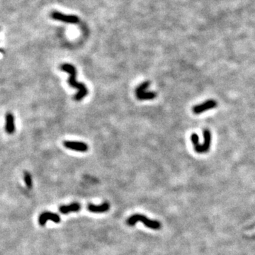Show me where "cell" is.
<instances>
[{"label":"cell","mask_w":255,"mask_h":255,"mask_svg":"<svg viewBox=\"0 0 255 255\" xmlns=\"http://www.w3.org/2000/svg\"><path fill=\"white\" fill-rule=\"evenodd\" d=\"M63 145L70 150L81 152H87L89 149L87 144L83 142H79V141L65 140L63 142Z\"/></svg>","instance_id":"4"},{"label":"cell","mask_w":255,"mask_h":255,"mask_svg":"<svg viewBox=\"0 0 255 255\" xmlns=\"http://www.w3.org/2000/svg\"><path fill=\"white\" fill-rule=\"evenodd\" d=\"M48 220L53 221L55 223H59L60 222V217L57 214L51 212H44L38 217V223L41 226L45 225Z\"/></svg>","instance_id":"7"},{"label":"cell","mask_w":255,"mask_h":255,"mask_svg":"<svg viewBox=\"0 0 255 255\" xmlns=\"http://www.w3.org/2000/svg\"><path fill=\"white\" fill-rule=\"evenodd\" d=\"M204 143L203 145L199 144V138H198V135L196 133H193L191 136V140L192 143L194 144V150L198 153H205L208 152L210 149L211 144V133L208 129L204 130Z\"/></svg>","instance_id":"2"},{"label":"cell","mask_w":255,"mask_h":255,"mask_svg":"<svg viewBox=\"0 0 255 255\" xmlns=\"http://www.w3.org/2000/svg\"><path fill=\"white\" fill-rule=\"evenodd\" d=\"M150 84V82H149V81H145V82L141 83L138 87L136 89V91H135V92H136V95L140 94V93L143 92H145V90L149 87Z\"/></svg>","instance_id":"12"},{"label":"cell","mask_w":255,"mask_h":255,"mask_svg":"<svg viewBox=\"0 0 255 255\" xmlns=\"http://www.w3.org/2000/svg\"><path fill=\"white\" fill-rule=\"evenodd\" d=\"M81 209V205L79 203H72L68 206H62L59 208L60 212L63 214H68L72 212H77Z\"/></svg>","instance_id":"10"},{"label":"cell","mask_w":255,"mask_h":255,"mask_svg":"<svg viewBox=\"0 0 255 255\" xmlns=\"http://www.w3.org/2000/svg\"><path fill=\"white\" fill-rule=\"evenodd\" d=\"M51 17L53 19L67 23V24H75L79 22V18L74 15H67L58 11H54L51 14Z\"/></svg>","instance_id":"5"},{"label":"cell","mask_w":255,"mask_h":255,"mask_svg":"<svg viewBox=\"0 0 255 255\" xmlns=\"http://www.w3.org/2000/svg\"><path fill=\"white\" fill-rule=\"evenodd\" d=\"M6 125L5 130L8 134H13L15 132V122H14V116L11 113H7L5 116Z\"/></svg>","instance_id":"8"},{"label":"cell","mask_w":255,"mask_h":255,"mask_svg":"<svg viewBox=\"0 0 255 255\" xmlns=\"http://www.w3.org/2000/svg\"><path fill=\"white\" fill-rule=\"evenodd\" d=\"M157 96V93L154 92H143L140 94H136L137 99L139 100H151Z\"/></svg>","instance_id":"11"},{"label":"cell","mask_w":255,"mask_h":255,"mask_svg":"<svg viewBox=\"0 0 255 255\" xmlns=\"http://www.w3.org/2000/svg\"><path fill=\"white\" fill-rule=\"evenodd\" d=\"M138 222H141L144 224L146 227L152 230H159L161 228V223L157 221H152L143 215L135 214L130 216L127 220V224L130 226H133Z\"/></svg>","instance_id":"3"},{"label":"cell","mask_w":255,"mask_h":255,"mask_svg":"<svg viewBox=\"0 0 255 255\" xmlns=\"http://www.w3.org/2000/svg\"><path fill=\"white\" fill-rule=\"evenodd\" d=\"M217 106V103L216 101L213 100V99H211V100H208L205 102L201 103V104L196 105L195 106L193 107L192 111L194 112L195 114H200L202 112L206 111L208 110L213 109H214L215 107H216Z\"/></svg>","instance_id":"6"},{"label":"cell","mask_w":255,"mask_h":255,"mask_svg":"<svg viewBox=\"0 0 255 255\" xmlns=\"http://www.w3.org/2000/svg\"><path fill=\"white\" fill-rule=\"evenodd\" d=\"M24 179L25 184H26L27 187H28V188H31L33 186V182H32V177H31V174L29 172H24Z\"/></svg>","instance_id":"13"},{"label":"cell","mask_w":255,"mask_h":255,"mask_svg":"<svg viewBox=\"0 0 255 255\" xmlns=\"http://www.w3.org/2000/svg\"><path fill=\"white\" fill-rule=\"evenodd\" d=\"M60 70L62 71L67 72L70 74V78L68 80V83L72 87L77 88L78 92L74 96V99L75 101H81L88 94V90L87 87L83 83H79L76 80L77 70L73 65L68 63H65L60 65Z\"/></svg>","instance_id":"1"},{"label":"cell","mask_w":255,"mask_h":255,"mask_svg":"<svg viewBox=\"0 0 255 255\" xmlns=\"http://www.w3.org/2000/svg\"><path fill=\"white\" fill-rule=\"evenodd\" d=\"M110 205L108 202H104L103 204L99 206H96L94 204H89L87 206V210L90 212L94 213H105L109 210Z\"/></svg>","instance_id":"9"}]
</instances>
